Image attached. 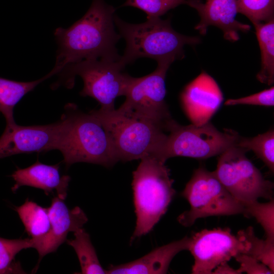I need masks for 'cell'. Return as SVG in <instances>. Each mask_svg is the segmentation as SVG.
<instances>
[{
  "label": "cell",
  "mask_w": 274,
  "mask_h": 274,
  "mask_svg": "<svg viewBox=\"0 0 274 274\" xmlns=\"http://www.w3.org/2000/svg\"><path fill=\"white\" fill-rule=\"evenodd\" d=\"M114 19L119 34L126 42L121 58L125 66L143 57L156 61L167 58L175 60L182 59L185 45H194L200 42L197 37L185 36L175 31L169 19L149 17L146 21L139 24L127 23L115 15Z\"/></svg>",
  "instance_id": "7a4b0ae2"
},
{
  "label": "cell",
  "mask_w": 274,
  "mask_h": 274,
  "mask_svg": "<svg viewBox=\"0 0 274 274\" xmlns=\"http://www.w3.org/2000/svg\"><path fill=\"white\" fill-rule=\"evenodd\" d=\"M246 245V254L266 265L274 272V242L257 237L252 226L237 233Z\"/></svg>",
  "instance_id": "7402d4cb"
},
{
  "label": "cell",
  "mask_w": 274,
  "mask_h": 274,
  "mask_svg": "<svg viewBox=\"0 0 274 274\" xmlns=\"http://www.w3.org/2000/svg\"><path fill=\"white\" fill-rule=\"evenodd\" d=\"M261 52V69L256 75L262 83L274 82V19L253 24Z\"/></svg>",
  "instance_id": "d6986e66"
},
{
  "label": "cell",
  "mask_w": 274,
  "mask_h": 274,
  "mask_svg": "<svg viewBox=\"0 0 274 274\" xmlns=\"http://www.w3.org/2000/svg\"><path fill=\"white\" fill-rule=\"evenodd\" d=\"M215 274H240L242 273L239 269H235L230 266L227 262H224L217 266L213 271Z\"/></svg>",
  "instance_id": "f546056e"
},
{
  "label": "cell",
  "mask_w": 274,
  "mask_h": 274,
  "mask_svg": "<svg viewBox=\"0 0 274 274\" xmlns=\"http://www.w3.org/2000/svg\"><path fill=\"white\" fill-rule=\"evenodd\" d=\"M245 208L244 215L254 217L264 229L266 239L274 242V200L265 203L258 200L242 203Z\"/></svg>",
  "instance_id": "d4e9b609"
},
{
  "label": "cell",
  "mask_w": 274,
  "mask_h": 274,
  "mask_svg": "<svg viewBox=\"0 0 274 274\" xmlns=\"http://www.w3.org/2000/svg\"><path fill=\"white\" fill-rule=\"evenodd\" d=\"M239 264V269L248 274L273 273L266 265L252 256L244 253H239L233 257Z\"/></svg>",
  "instance_id": "f1b7e54d"
},
{
  "label": "cell",
  "mask_w": 274,
  "mask_h": 274,
  "mask_svg": "<svg viewBox=\"0 0 274 274\" xmlns=\"http://www.w3.org/2000/svg\"><path fill=\"white\" fill-rule=\"evenodd\" d=\"M246 150L232 146L218 158L215 175L236 199L242 203L264 198L271 200L273 183L266 180L260 171L247 157Z\"/></svg>",
  "instance_id": "30bf717a"
},
{
  "label": "cell",
  "mask_w": 274,
  "mask_h": 274,
  "mask_svg": "<svg viewBox=\"0 0 274 274\" xmlns=\"http://www.w3.org/2000/svg\"><path fill=\"white\" fill-rule=\"evenodd\" d=\"M15 183L12 187L13 192L23 186L41 189L48 195L55 191L57 197L65 199L71 178L61 176L58 164L48 165L37 160L24 168H17L12 175Z\"/></svg>",
  "instance_id": "2e32d148"
},
{
  "label": "cell",
  "mask_w": 274,
  "mask_h": 274,
  "mask_svg": "<svg viewBox=\"0 0 274 274\" xmlns=\"http://www.w3.org/2000/svg\"><path fill=\"white\" fill-rule=\"evenodd\" d=\"M181 195L190 207L178 217L185 227L192 226L199 218L245 214L243 203L226 189L214 172L203 166L194 171Z\"/></svg>",
  "instance_id": "ba28073f"
},
{
  "label": "cell",
  "mask_w": 274,
  "mask_h": 274,
  "mask_svg": "<svg viewBox=\"0 0 274 274\" xmlns=\"http://www.w3.org/2000/svg\"><path fill=\"white\" fill-rule=\"evenodd\" d=\"M90 113L108 131L119 161L155 157L167 136L165 129L154 121L116 109L110 112L93 110Z\"/></svg>",
  "instance_id": "277c9868"
},
{
  "label": "cell",
  "mask_w": 274,
  "mask_h": 274,
  "mask_svg": "<svg viewBox=\"0 0 274 274\" xmlns=\"http://www.w3.org/2000/svg\"><path fill=\"white\" fill-rule=\"evenodd\" d=\"M194 258L193 274H211L219 264L239 253H245L246 245L229 228L203 229L190 237L188 250Z\"/></svg>",
  "instance_id": "7c38bea8"
},
{
  "label": "cell",
  "mask_w": 274,
  "mask_h": 274,
  "mask_svg": "<svg viewBox=\"0 0 274 274\" xmlns=\"http://www.w3.org/2000/svg\"><path fill=\"white\" fill-rule=\"evenodd\" d=\"M226 106L247 105L272 107L274 106V87L258 93L236 99H228L224 103Z\"/></svg>",
  "instance_id": "83f0119b"
},
{
  "label": "cell",
  "mask_w": 274,
  "mask_h": 274,
  "mask_svg": "<svg viewBox=\"0 0 274 274\" xmlns=\"http://www.w3.org/2000/svg\"><path fill=\"white\" fill-rule=\"evenodd\" d=\"M167 132L155 157L163 162L177 156L207 159L219 155L235 146L240 137L232 129L219 130L210 121L201 125H182L175 121Z\"/></svg>",
  "instance_id": "52a82bcc"
},
{
  "label": "cell",
  "mask_w": 274,
  "mask_h": 274,
  "mask_svg": "<svg viewBox=\"0 0 274 274\" xmlns=\"http://www.w3.org/2000/svg\"><path fill=\"white\" fill-rule=\"evenodd\" d=\"M115 11L104 0H93L81 19L67 28L56 29L58 49L54 67L59 73L66 66L83 60L121 59L116 46L121 37L115 29Z\"/></svg>",
  "instance_id": "6da1fadb"
},
{
  "label": "cell",
  "mask_w": 274,
  "mask_h": 274,
  "mask_svg": "<svg viewBox=\"0 0 274 274\" xmlns=\"http://www.w3.org/2000/svg\"><path fill=\"white\" fill-rule=\"evenodd\" d=\"M31 247V238L10 239L0 237V273H25L20 264L13 260L21 250Z\"/></svg>",
  "instance_id": "cb8c5ba5"
},
{
  "label": "cell",
  "mask_w": 274,
  "mask_h": 274,
  "mask_svg": "<svg viewBox=\"0 0 274 274\" xmlns=\"http://www.w3.org/2000/svg\"><path fill=\"white\" fill-rule=\"evenodd\" d=\"M238 13L253 24L273 19L274 0H236Z\"/></svg>",
  "instance_id": "484cf974"
},
{
  "label": "cell",
  "mask_w": 274,
  "mask_h": 274,
  "mask_svg": "<svg viewBox=\"0 0 274 274\" xmlns=\"http://www.w3.org/2000/svg\"><path fill=\"white\" fill-rule=\"evenodd\" d=\"M69 119L64 112L60 119L47 125H6L0 137V158L12 155L67 150Z\"/></svg>",
  "instance_id": "8fae6325"
},
{
  "label": "cell",
  "mask_w": 274,
  "mask_h": 274,
  "mask_svg": "<svg viewBox=\"0 0 274 274\" xmlns=\"http://www.w3.org/2000/svg\"><path fill=\"white\" fill-rule=\"evenodd\" d=\"M187 5L197 10L200 16L195 29L202 35L206 34L210 26L219 28L226 40L234 42L239 39V31L247 32L251 29L249 24L236 20L238 13L236 0H187Z\"/></svg>",
  "instance_id": "9a60e30c"
},
{
  "label": "cell",
  "mask_w": 274,
  "mask_h": 274,
  "mask_svg": "<svg viewBox=\"0 0 274 274\" xmlns=\"http://www.w3.org/2000/svg\"><path fill=\"white\" fill-rule=\"evenodd\" d=\"M56 73L53 68L43 78L30 82H19L0 77V112L6 119V125L16 123L14 109L22 97L40 83Z\"/></svg>",
  "instance_id": "ac0fdd59"
},
{
  "label": "cell",
  "mask_w": 274,
  "mask_h": 274,
  "mask_svg": "<svg viewBox=\"0 0 274 274\" xmlns=\"http://www.w3.org/2000/svg\"><path fill=\"white\" fill-rule=\"evenodd\" d=\"M74 238L66 239L67 244L75 250L83 274H105L106 270L101 266L89 234L80 228L74 232Z\"/></svg>",
  "instance_id": "ffe728a7"
},
{
  "label": "cell",
  "mask_w": 274,
  "mask_h": 274,
  "mask_svg": "<svg viewBox=\"0 0 274 274\" xmlns=\"http://www.w3.org/2000/svg\"><path fill=\"white\" fill-rule=\"evenodd\" d=\"M47 209L50 221L49 231L42 236L31 238V248L37 251L39 261L45 255L55 252L66 241L69 232L82 228L88 221L86 215L80 207L70 210L63 200L57 196L52 199Z\"/></svg>",
  "instance_id": "5bb4252c"
},
{
  "label": "cell",
  "mask_w": 274,
  "mask_h": 274,
  "mask_svg": "<svg viewBox=\"0 0 274 274\" xmlns=\"http://www.w3.org/2000/svg\"><path fill=\"white\" fill-rule=\"evenodd\" d=\"M190 237L187 236L157 248L143 257L129 263L110 265L108 274L166 273L174 257L179 252L188 250Z\"/></svg>",
  "instance_id": "e0dca14e"
},
{
  "label": "cell",
  "mask_w": 274,
  "mask_h": 274,
  "mask_svg": "<svg viewBox=\"0 0 274 274\" xmlns=\"http://www.w3.org/2000/svg\"><path fill=\"white\" fill-rule=\"evenodd\" d=\"M141 160L132 174L136 220L131 241L153 229L166 212L176 193L174 180L165 162L152 156Z\"/></svg>",
  "instance_id": "3957f363"
},
{
  "label": "cell",
  "mask_w": 274,
  "mask_h": 274,
  "mask_svg": "<svg viewBox=\"0 0 274 274\" xmlns=\"http://www.w3.org/2000/svg\"><path fill=\"white\" fill-rule=\"evenodd\" d=\"M246 150L252 151L269 168L274 171V129L270 128L266 132L253 138L240 136L236 145Z\"/></svg>",
  "instance_id": "603a6c76"
},
{
  "label": "cell",
  "mask_w": 274,
  "mask_h": 274,
  "mask_svg": "<svg viewBox=\"0 0 274 274\" xmlns=\"http://www.w3.org/2000/svg\"><path fill=\"white\" fill-rule=\"evenodd\" d=\"M187 0H126L122 6L137 8L146 13L147 18L160 17Z\"/></svg>",
  "instance_id": "4316f807"
},
{
  "label": "cell",
  "mask_w": 274,
  "mask_h": 274,
  "mask_svg": "<svg viewBox=\"0 0 274 274\" xmlns=\"http://www.w3.org/2000/svg\"><path fill=\"white\" fill-rule=\"evenodd\" d=\"M64 109L70 119L68 148L63 157L66 167L87 162L109 167L119 161L111 136L96 117L75 104H67Z\"/></svg>",
  "instance_id": "8992f818"
},
{
  "label": "cell",
  "mask_w": 274,
  "mask_h": 274,
  "mask_svg": "<svg viewBox=\"0 0 274 274\" xmlns=\"http://www.w3.org/2000/svg\"><path fill=\"white\" fill-rule=\"evenodd\" d=\"M175 60L164 58L157 61V66L151 74L132 77L127 87L123 104L118 111L146 118L163 127L167 132L174 122L165 101V77Z\"/></svg>",
  "instance_id": "9c48e42d"
},
{
  "label": "cell",
  "mask_w": 274,
  "mask_h": 274,
  "mask_svg": "<svg viewBox=\"0 0 274 274\" xmlns=\"http://www.w3.org/2000/svg\"><path fill=\"white\" fill-rule=\"evenodd\" d=\"M125 66L121 59L83 60L64 67L58 73L60 78L54 88L64 85L71 88L75 84V77L79 76L83 81L80 94L97 100L100 106L99 110L112 111L115 109L116 98L125 95L132 78L122 72Z\"/></svg>",
  "instance_id": "5b68a950"
},
{
  "label": "cell",
  "mask_w": 274,
  "mask_h": 274,
  "mask_svg": "<svg viewBox=\"0 0 274 274\" xmlns=\"http://www.w3.org/2000/svg\"><path fill=\"white\" fill-rule=\"evenodd\" d=\"M15 209L31 238L40 237L48 232L50 221L47 208L26 199Z\"/></svg>",
  "instance_id": "44dd1931"
},
{
  "label": "cell",
  "mask_w": 274,
  "mask_h": 274,
  "mask_svg": "<svg viewBox=\"0 0 274 274\" xmlns=\"http://www.w3.org/2000/svg\"><path fill=\"white\" fill-rule=\"evenodd\" d=\"M180 98L187 117L196 125L210 122L224 100L216 81L204 72L185 87Z\"/></svg>",
  "instance_id": "4fadbf2b"
}]
</instances>
